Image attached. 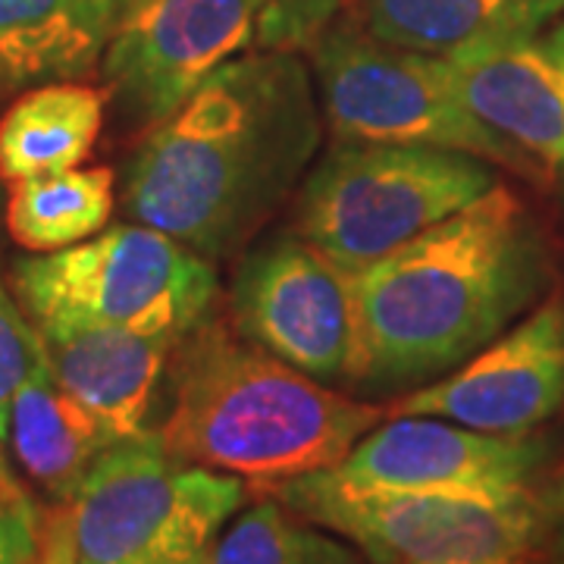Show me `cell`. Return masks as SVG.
Here are the masks:
<instances>
[{
	"label": "cell",
	"mask_w": 564,
	"mask_h": 564,
	"mask_svg": "<svg viewBox=\"0 0 564 564\" xmlns=\"http://www.w3.org/2000/svg\"><path fill=\"white\" fill-rule=\"evenodd\" d=\"M39 329L25 317L17 295L0 282V445L10 436V408L32 367Z\"/></svg>",
	"instance_id": "cell-21"
},
{
	"label": "cell",
	"mask_w": 564,
	"mask_h": 564,
	"mask_svg": "<svg viewBox=\"0 0 564 564\" xmlns=\"http://www.w3.org/2000/svg\"><path fill=\"white\" fill-rule=\"evenodd\" d=\"M214 549V545H210ZM210 549L204 552H192V555H170V558H158V562L148 564H210Z\"/></svg>",
	"instance_id": "cell-27"
},
{
	"label": "cell",
	"mask_w": 564,
	"mask_h": 564,
	"mask_svg": "<svg viewBox=\"0 0 564 564\" xmlns=\"http://www.w3.org/2000/svg\"><path fill=\"white\" fill-rule=\"evenodd\" d=\"M0 198H3V195H0Z\"/></svg>",
	"instance_id": "cell-31"
},
{
	"label": "cell",
	"mask_w": 564,
	"mask_h": 564,
	"mask_svg": "<svg viewBox=\"0 0 564 564\" xmlns=\"http://www.w3.org/2000/svg\"><path fill=\"white\" fill-rule=\"evenodd\" d=\"M113 170L76 166L66 173L10 182L3 217L13 242L29 254H47L98 236L113 217Z\"/></svg>",
	"instance_id": "cell-19"
},
{
	"label": "cell",
	"mask_w": 564,
	"mask_h": 564,
	"mask_svg": "<svg viewBox=\"0 0 564 564\" xmlns=\"http://www.w3.org/2000/svg\"><path fill=\"white\" fill-rule=\"evenodd\" d=\"M543 41V51L545 57H549V63H552V69L558 73V82H562L564 88V22H558Z\"/></svg>",
	"instance_id": "cell-26"
},
{
	"label": "cell",
	"mask_w": 564,
	"mask_h": 564,
	"mask_svg": "<svg viewBox=\"0 0 564 564\" xmlns=\"http://www.w3.org/2000/svg\"><path fill=\"white\" fill-rule=\"evenodd\" d=\"M267 0H122L101 61L129 120L154 126L220 66L261 47Z\"/></svg>",
	"instance_id": "cell-10"
},
{
	"label": "cell",
	"mask_w": 564,
	"mask_h": 564,
	"mask_svg": "<svg viewBox=\"0 0 564 564\" xmlns=\"http://www.w3.org/2000/svg\"><path fill=\"white\" fill-rule=\"evenodd\" d=\"M122 0H0V91L88 79Z\"/></svg>",
	"instance_id": "cell-15"
},
{
	"label": "cell",
	"mask_w": 564,
	"mask_h": 564,
	"mask_svg": "<svg viewBox=\"0 0 564 564\" xmlns=\"http://www.w3.org/2000/svg\"><path fill=\"white\" fill-rule=\"evenodd\" d=\"M7 440L29 480L57 502H69L95 462L110 445L120 443L57 380L41 336L32 355V367L10 408Z\"/></svg>",
	"instance_id": "cell-16"
},
{
	"label": "cell",
	"mask_w": 564,
	"mask_h": 564,
	"mask_svg": "<svg viewBox=\"0 0 564 564\" xmlns=\"http://www.w3.org/2000/svg\"><path fill=\"white\" fill-rule=\"evenodd\" d=\"M540 436H496L443 417L395 414L380 421L333 474L367 489H411L452 496H521L543 470Z\"/></svg>",
	"instance_id": "cell-12"
},
{
	"label": "cell",
	"mask_w": 564,
	"mask_h": 564,
	"mask_svg": "<svg viewBox=\"0 0 564 564\" xmlns=\"http://www.w3.org/2000/svg\"><path fill=\"white\" fill-rule=\"evenodd\" d=\"M0 467H7V462H3V455H0Z\"/></svg>",
	"instance_id": "cell-29"
},
{
	"label": "cell",
	"mask_w": 564,
	"mask_h": 564,
	"mask_svg": "<svg viewBox=\"0 0 564 564\" xmlns=\"http://www.w3.org/2000/svg\"><path fill=\"white\" fill-rule=\"evenodd\" d=\"M311 524L361 549L373 564L530 562L545 540V508L521 496H452L411 489H367L333 470L267 489Z\"/></svg>",
	"instance_id": "cell-6"
},
{
	"label": "cell",
	"mask_w": 564,
	"mask_h": 564,
	"mask_svg": "<svg viewBox=\"0 0 564 564\" xmlns=\"http://www.w3.org/2000/svg\"><path fill=\"white\" fill-rule=\"evenodd\" d=\"M452 564H477V562H452ZM505 564H527V562H505Z\"/></svg>",
	"instance_id": "cell-28"
},
{
	"label": "cell",
	"mask_w": 564,
	"mask_h": 564,
	"mask_svg": "<svg viewBox=\"0 0 564 564\" xmlns=\"http://www.w3.org/2000/svg\"><path fill=\"white\" fill-rule=\"evenodd\" d=\"M107 88L51 82L25 88L0 117V180L76 170L91 158L107 113Z\"/></svg>",
	"instance_id": "cell-18"
},
{
	"label": "cell",
	"mask_w": 564,
	"mask_h": 564,
	"mask_svg": "<svg viewBox=\"0 0 564 564\" xmlns=\"http://www.w3.org/2000/svg\"><path fill=\"white\" fill-rule=\"evenodd\" d=\"M348 13L373 39L452 57L489 41L536 39L562 17L564 0H358Z\"/></svg>",
	"instance_id": "cell-17"
},
{
	"label": "cell",
	"mask_w": 564,
	"mask_h": 564,
	"mask_svg": "<svg viewBox=\"0 0 564 564\" xmlns=\"http://www.w3.org/2000/svg\"><path fill=\"white\" fill-rule=\"evenodd\" d=\"M10 285L35 329L117 326L182 339L210 314L220 276L180 239L120 223L61 251L20 258Z\"/></svg>",
	"instance_id": "cell-4"
},
{
	"label": "cell",
	"mask_w": 564,
	"mask_h": 564,
	"mask_svg": "<svg viewBox=\"0 0 564 564\" xmlns=\"http://www.w3.org/2000/svg\"><path fill=\"white\" fill-rule=\"evenodd\" d=\"M351 273L364 343L358 389L411 392L462 367L543 299L549 251L524 202L496 182Z\"/></svg>",
	"instance_id": "cell-2"
},
{
	"label": "cell",
	"mask_w": 564,
	"mask_h": 564,
	"mask_svg": "<svg viewBox=\"0 0 564 564\" xmlns=\"http://www.w3.org/2000/svg\"><path fill=\"white\" fill-rule=\"evenodd\" d=\"M232 326L326 386L358 389L364 370L355 273L304 236L248 251L229 285Z\"/></svg>",
	"instance_id": "cell-9"
},
{
	"label": "cell",
	"mask_w": 564,
	"mask_h": 564,
	"mask_svg": "<svg viewBox=\"0 0 564 564\" xmlns=\"http://www.w3.org/2000/svg\"><path fill=\"white\" fill-rule=\"evenodd\" d=\"M358 0H267L261 47L276 51H307V44L348 17Z\"/></svg>",
	"instance_id": "cell-22"
},
{
	"label": "cell",
	"mask_w": 564,
	"mask_h": 564,
	"mask_svg": "<svg viewBox=\"0 0 564 564\" xmlns=\"http://www.w3.org/2000/svg\"><path fill=\"white\" fill-rule=\"evenodd\" d=\"M562 408L564 295H552L452 373L411 389L386 414L443 417L480 433L530 436Z\"/></svg>",
	"instance_id": "cell-11"
},
{
	"label": "cell",
	"mask_w": 564,
	"mask_h": 564,
	"mask_svg": "<svg viewBox=\"0 0 564 564\" xmlns=\"http://www.w3.org/2000/svg\"><path fill=\"white\" fill-rule=\"evenodd\" d=\"M323 122L302 54L254 47L148 126L122 173L126 214L207 261L232 258L299 192Z\"/></svg>",
	"instance_id": "cell-1"
},
{
	"label": "cell",
	"mask_w": 564,
	"mask_h": 564,
	"mask_svg": "<svg viewBox=\"0 0 564 564\" xmlns=\"http://www.w3.org/2000/svg\"><path fill=\"white\" fill-rule=\"evenodd\" d=\"M44 514L35 499L0 467V564H41Z\"/></svg>",
	"instance_id": "cell-23"
},
{
	"label": "cell",
	"mask_w": 564,
	"mask_h": 564,
	"mask_svg": "<svg viewBox=\"0 0 564 564\" xmlns=\"http://www.w3.org/2000/svg\"><path fill=\"white\" fill-rule=\"evenodd\" d=\"M383 417V408L280 361L232 323L204 317L173 351L158 433L176 462L273 489L339 467Z\"/></svg>",
	"instance_id": "cell-3"
},
{
	"label": "cell",
	"mask_w": 564,
	"mask_h": 564,
	"mask_svg": "<svg viewBox=\"0 0 564 564\" xmlns=\"http://www.w3.org/2000/svg\"><path fill=\"white\" fill-rule=\"evenodd\" d=\"M210 564H373L361 549L326 527L304 521L292 508L263 496L242 508L217 536Z\"/></svg>",
	"instance_id": "cell-20"
},
{
	"label": "cell",
	"mask_w": 564,
	"mask_h": 564,
	"mask_svg": "<svg viewBox=\"0 0 564 564\" xmlns=\"http://www.w3.org/2000/svg\"><path fill=\"white\" fill-rule=\"evenodd\" d=\"M39 336L57 380L117 440L148 430L180 336L117 326L39 329Z\"/></svg>",
	"instance_id": "cell-14"
},
{
	"label": "cell",
	"mask_w": 564,
	"mask_h": 564,
	"mask_svg": "<svg viewBox=\"0 0 564 564\" xmlns=\"http://www.w3.org/2000/svg\"><path fill=\"white\" fill-rule=\"evenodd\" d=\"M545 508V536L555 540V549L564 562V474L558 477V484L552 486L549 499L543 502Z\"/></svg>",
	"instance_id": "cell-25"
},
{
	"label": "cell",
	"mask_w": 564,
	"mask_h": 564,
	"mask_svg": "<svg viewBox=\"0 0 564 564\" xmlns=\"http://www.w3.org/2000/svg\"><path fill=\"white\" fill-rule=\"evenodd\" d=\"M492 163L433 144L336 141L299 195V236L348 270L392 254L496 185Z\"/></svg>",
	"instance_id": "cell-5"
},
{
	"label": "cell",
	"mask_w": 564,
	"mask_h": 564,
	"mask_svg": "<svg viewBox=\"0 0 564 564\" xmlns=\"http://www.w3.org/2000/svg\"><path fill=\"white\" fill-rule=\"evenodd\" d=\"M443 61L464 107L518 158L524 180H564V88L543 41H489Z\"/></svg>",
	"instance_id": "cell-13"
},
{
	"label": "cell",
	"mask_w": 564,
	"mask_h": 564,
	"mask_svg": "<svg viewBox=\"0 0 564 564\" xmlns=\"http://www.w3.org/2000/svg\"><path fill=\"white\" fill-rule=\"evenodd\" d=\"M323 120L336 141L433 144L521 176V163L464 107L443 57L373 39L343 17L307 44Z\"/></svg>",
	"instance_id": "cell-8"
},
{
	"label": "cell",
	"mask_w": 564,
	"mask_h": 564,
	"mask_svg": "<svg viewBox=\"0 0 564 564\" xmlns=\"http://www.w3.org/2000/svg\"><path fill=\"white\" fill-rule=\"evenodd\" d=\"M41 564H79L76 536H73V514L69 505L61 502L51 514H44V545Z\"/></svg>",
	"instance_id": "cell-24"
},
{
	"label": "cell",
	"mask_w": 564,
	"mask_h": 564,
	"mask_svg": "<svg viewBox=\"0 0 564 564\" xmlns=\"http://www.w3.org/2000/svg\"><path fill=\"white\" fill-rule=\"evenodd\" d=\"M248 484L176 462L158 430L113 443L69 499L79 564H148L217 543Z\"/></svg>",
	"instance_id": "cell-7"
},
{
	"label": "cell",
	"mask_w": 564,
	"mask_h": 564,
	"mask_svg": "<svg viewBox=\"0 0 564 564\" xmlns=\"http://www.w3.org/2000/svg\"><path fill=\"white\" fill-rule=\"evenodd\" d=\"M558 564H564V562H558Z\"/></svg>",
	"instance_id": "cell-30"
}]
</instances>
